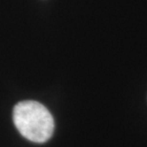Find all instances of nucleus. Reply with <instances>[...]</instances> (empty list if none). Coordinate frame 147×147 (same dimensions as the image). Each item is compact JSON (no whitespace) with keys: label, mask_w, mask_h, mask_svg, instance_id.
Listing matches in <instances>:
<instances>
[{"label":"nucleus","mask_w":147,"mask_h":147,"mask_svg":"<svg viewBox=\"0 0 147 147\" xmlns=\"http://www.w3.org/2000/svg\"><path fill=\"white\" fill-rule=\"evenodd\" d=\"M13 119L19 133L33 142L43 143L54 134V117L44 105L37 101L18 102L13 108Z\"/></svg>","instance_id":"f257e3e1"}]
</instances>
